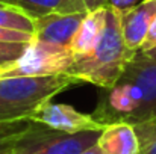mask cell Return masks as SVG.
Instances as JSON below:
<instances>
[{"label": "cell", "instance_id": "1", "mask_svg": "<svg viewBox=\"0 0 156 154\" xmlns=\"http://www.w3.org/2000/svg\"><path fill=\"white\" fill-rule=\"evenodd\" d=\"M93 116L103 125L156 121V60L136 51L118 80L102 88Z\"/></svg>", "mask_w": 156, "mask_h": 154}, {"label": "cell", "instance_id": "2", "mask_svg": "<svg viewBox=\"0 0 156 154\" xmlns=\"http://www.w3.org/2000/svg\"><path fill=\"white\" fill-rule=\"evenodd\" d=\"M135 54L136 51L130 50L123 39L120 12L108 6L102 36L90 53L74 56L67 74L79 80V83L87 82L100 89L111 88Z\"/></svg>", "mask_w": 156, "mask_h": 154}, {"label": "cell", "instance_id": "3", "mask_svg": "<svg viewBox=\"0 0 156 154\" xmlns=\"http://www.w3.org/2000/svg\"><path fill=\"white\" fill-rule=\"evenodd\" d=\"M77 83L68 74L0 77V122L30 119L44 103Z\"/></svg>", "mask_w": 156, "mask_h": 154}, {"label": "cell", "instance_id": "4", "mask_svg": "<svg viewBox=\"0 0 156 154\" xmlns=\"http://www.w3.org/2000/svg\"><path fill=\"white\" fill-rule=\"evenodd\" d=\"M100 132L65 133L34 122L8 154H80L94 147Z\"/></svg>", "mask_w": 156, "mask_h": 154}, {"label": "cell", "instance_id": "5", "mask_svg": "<svg viewBox=\"0 0 156 154\" xmlns=\"http://www.w3.org/2000/svg\"><path fill=\"white\" fill-rule=\"evenodd\" d=\"M74 54L70 49H59L34 39L26 53L12 65L0 70V77L67 74Z\"/></svg>", "mask_w": 156, "mask_h": 154}, {"label": "cell", "instance_id": "6", "mask_svg": "<svg viewBox=\"0 0 156 154\" xmlns=\"http://www.w3.org/2000/svg\"><path fill=\"white\" fill-rule=\"evenodd\" d=\"M34 122L44 124L53 130L65 133H82V132H102L106 125L100 124L93 113H82L74 107L62 103H44L30 118Z\"/></svg>", "mask_w": 156, "mask_h": 154}, {"label": "cell", "instance_id": "7", "mask_svg": "<svg viewBox=\"0 0 156 154\" xmlns=\"http://www.w3.org/2000/svg\"><path fill=\"white\" fill-rule=\"evenodd\" d=\"M87 12L62 14L53 12L35 20L34 39L59 49H70L71 41Z\"/></svg>", "mask_w": 156, "mask_h": 154}, {"label": "cell", "instance_id": "8", "mask_svg": "<svg viewBox=\"0 0 156 154\" xmlns=\"http://www.w3.org/2000/svg\"><path fill=\"white\" fill-rule=\"evenodd\" d=\"M155 15L156 0H143L136 6L120 12L123 39L130 50L140 51Z\"/></svg>", "mask_w": 156, "mask_h": 154}, {"label": "cell", "instance_id": "9", "mask_svg": "<svg viewBox=\"0 0 156 154\" xmlns=\"http://www.w3.org/2000/svg\"><path fill=\"white\" fill-rule=\"evenodd\" d=\"M102 154H140V138L135 125L114 122L106 125L96 142Z\"/></svg>", "mask_w": 156, "mask_h": 154}, {"label": "cell", "instance_id": "10", "mask_svg": "<svg viewBox=\"0 0 156 154\" xmlns=\"http://www.w3.org/2000/svg\"><path fill=\"white\" fill-rule=\"evenodd\" d=\"M106 9H108V6H103V8L87 12V15L82 20V23L71 41V46H70V50L74 56L87 54L94 49V46L97 44L99 38L103 33L105 21H106Z\"/></svg>", "mask_w": 156, "mask_h": 154}, {"label": "cell", "instance_id": "11", "mask_svg": "<svg viewBox=\"0 0 156 154\" xmlns=\"http://www.w3.org/2000/svg\"><path fill=\"white\" fill-rule=\"evenodd\" d=\"M0 27L34 33L35 21L14 5H0Z\"/></svg>", "mask_w": 156, "mask_h": 154}, {"label": "cell", "instance_id": "12", "mask_svg": "<svg viewBox=\"0 0 156 154\" xmlns=\"http://www.w3.org/2000/svg\"><path fill=\"white\" fill-rule=\"evenodd\" d=\"M11 3L35 21L49 14L59 12L64 0H11Z\"/></svg>", "mask_w": 156, "mask_h": 154}, {"label": "cell", "instance_id": "13", "mask_svg": "<svg viewBox=\"0 0 156 154\" xmlns=\"http://www.w3.org/2000/svg\"><path fill=\"white\" fill-rule=\"evenodd\" d=\"M30 124V119L0 122V154L12 150L15 144L20 141V138L29 130Z\"/></svg>", "mask_w": 156, "mask_h": 154}, {"label": "cell", "instance_id": "14", "mask_svg": "<svg viewBox=\"0 0 156 154\" xmlns=\"http://www.w3.org/2000/svg\"><path fill=\"white\" fill-rule=\"evenodd\" d=\"M140 138V154H156V121H147L135 125Z\"/></svg>", "mask_w": 156, "mask_h": 154}, {"label": "cell", "instance_id": "15", "mask_svg": "<svg viewBox=\"0 0 156 154\" xmlns=\"http://www.w3.org/2000/svg\"><path fill=\"white\" fill-rule=\"evenodd\" d=\"M30 43H6L0 41V70L15 63L29 49Z\"/></svg>", "mask_w": 156, "mask_h": 154}, {"label": "cell", "instance_id": "16", "mask_svg": "<svg viewBox=\"0 0 156 154\" xmlns=\"http://www.w3.org/2000/svg\"><path fill=\"white\" fill-rule=\"evenodd\" d=\"M103 6H108V0H64L59 12L62 14L90 12Z\"/></svg>", "mask_w": 156, "mask_h": 154}, {"label": "cell", "instance_id": "17", "mask_svg": "<svg viewBox=\"0 0 156 154\" xmlns=\"http://www.w3.org/2000/svg\"><path fill=\"white\" fill-rule=\"evenodd\" d=\"M0 41H6V43H32L34 41V33L0 27Z\"/></svg>", "mask_w": 156, "mask_h": 154}, {"label": "cell", "instance_id": "18", "mask_svg": "<svg viewBox=\"0 0 156 154\" xmlns=\"http://www.w3.org/2000/svg\"><path fill=\"white\" fill-rule=\"evenodd\" d=\"M155 47H156V15H155V18H153V21H152V24H150V27H149V30H147L146 39H144L140 51L146 53V51L152 50Z\"/></svg>", "mask_w": 156, "mask_h": 154}, {"label": "cell", "instance_id": "19", "mask_svg": "<svg viewBox=\"0 0 156 154\" xmlns=\"http://www.w3.org/2000/svg\"><path fill=\"white\" fill-rule=\"evenodd\" d=\"M141 2L143 0H108V6L114 8L118 12H123V11H127V9L136 6Z\"/></svg>", "mask_w": 156, "mask_h": 154}, {"label": "cell", "instance_id": "20", "mask_svg": "<svg viewBox=\"0 0 156 154\" xmlns=\"http://www.w3.org/2000/svg\"><path fill=\"white\" fill-rule=\"evenodd\" d=\"M80 154H102V151L99 150V147H97V145H94V147L88 148L87 151H83V153H80Z\"/></svg>", "mask_w": 156, "mask_h": 154}, {"label": "cell", "instance_id": "21", "mask_svg": "<svg viewBox=\"0 0 156 154\" xmlns=\"http://www.w3.org/2000/svg\"><path fill=\"white\" fill-rule=\"evenodd\" d=\"M144 54H146V56H149L150 59H153V60H156V47H155V49H152V50L146 51Z\"/></svg>", "mask_w": 156, "mask_h": 154}, {"label": "cell", "instance_id": "22", "mask_svg": "<svg viewBox=\"0 0 156 154\" xmlns=\"http://www.w3.org/2000/svg\"><path fill=\"white\" fill-rule=\"evenodd\" d=\"M0 5H12L11 0H0Z\"/></svg>", "mask_w": 156, "mask_h": 154}, {"label": "cell", "instance_id": "23", "mask_svg": "<svg viewBox=\"0 0 156 154\" xmlns=\"http://www.w3.org/2000/svg\"><path fill=\"white\" fill-rule=\"evenodd\" d=\"M6 153H8V151H6ZM6 153H3V154H6Z\"/></svg>", "mask_w": 156, "mask_h": 154}, {"label": "cell", "instance_id": "24", "mask_svg": "<svg viewBox=\"0 0 156 154\" xmlns=\"http://www.w3.org/2000/svg\"><path fill=\"white\" fill-rule=\"evenodd\" d=\"M6 154H8V153H6Z\"/></svg>", "mask_w": 156, "mask_h": 154}]
</instances>
